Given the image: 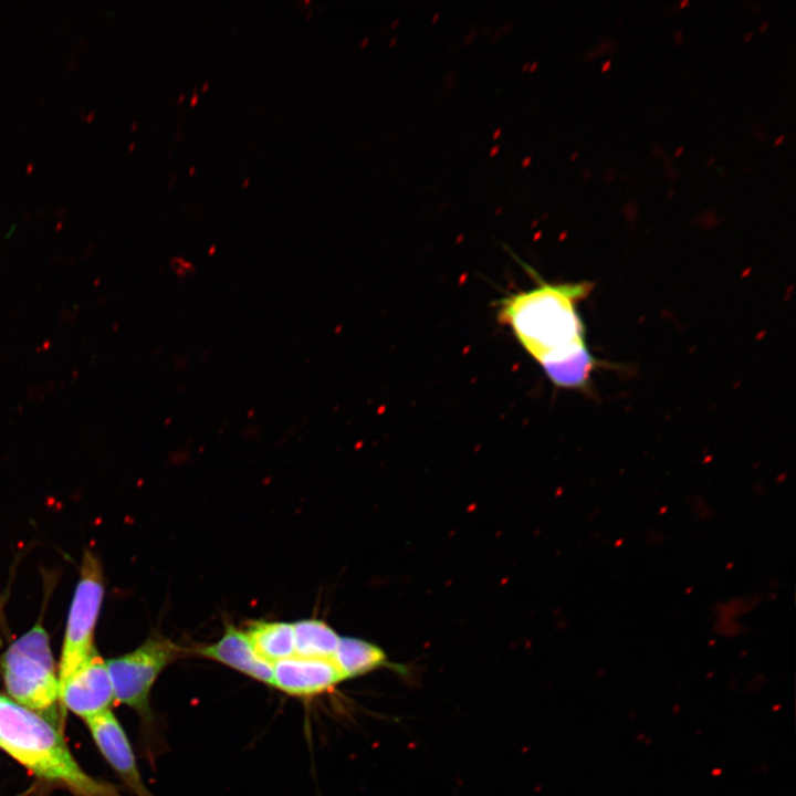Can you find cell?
I'll return each mask as SVG.
<instances>
[{
    "instance_id": "30bf717a",
    "label": "cell",
    "mask_w": 796,
    "mask_h": 796,
    "mask_svg": "<svg viewBox=\"0 0 796 796\" xmlns=\"http://www.w3.org/2000/svg\"><path fill=\"white\" fill-rule=\"evenodd\" d=\"M244 632L255 653L271 664L294 656L292 624L255 620Z\"/></svg>"
},
{
    "instance_id": "7a4b0ae2",
    "label": "cell",
    "mask_w": 796,
    "mask_h": 796,
    "mask_svg": "<svg viewBox=\"0 0 796 796\" xmlns=\"http://www.w3.org/2000/svg\"><path fill=\"white\" fill-rule=\"evenodd\" d=\"M0 750L38 778L76 796H121L114 786L92 777L80 766L60 729L2 693Z\"/></svg>"
},
{
    "instance_id": "ba28073f",
    "label": "cell",
    "mask_w": 796,
    "mask_h": 796,
    "mask_svg": "<svg viewBox=\"0 0 796 796\" xmlns=\"http://www.w3.org/2000/svg\"><path fill=\"white\" fill-rule=\"evenodd\" d=\"M344 678L333 659L292 656L273 664L272 687L294 696H313Z\"/></svg>"
},
{
    "instance_id": "8992f818",
    "label": "cell",
    "mask_w": 796,
    "mask_h": 796,
    "mask_svg": "<svg viewBox=\"0 0 796 796\" xmlns=\"http://www.w3.org/2000/svg\"><path fill=\"white\" fill-rule=\"evenodd\" d=\"M60 701L63 709L84 720L112 710L114 689L97 649L60 685Z\"/></svg>"
},
{
    "instance_id": "4fadbf2b",
    "label": "cell",
    "mask_w": 796,
    "mask_h": 796,
    "mask_svg": "<svg viewBox=\"0 0 796 796\" xmlns=\"http://www.w3.org/2000/svg\"><path fill=\"white\" fill-rule=\"evenodd\" d=\"M32 789H33V788H30V789L25 790L24 793L19 794V795H17V796H29L30 793L32 792Z\"/></svg>"
},
{
    "instance_id": "8fae6325",
    "label": "cell",
    "mask_w": 796,
    "mask_h": 796,
    "mask_svg": "<svg viewBox=\"0 0 796 796\" xmlns=\"http://www.w3.org/2000/svg\"><path fill=\"white\" fill-rule=\"evenodd\" d=\"M344 680L368 673L386 663L381 648L355 637H341L333 657Z\"/></svg>"
},
{
    "instance_id": "9c48e42d",
    "label": "cell",
    "mask_w": 796,
    "mask_h": 796,
    "mask_svg": "<svg viewBox=\"0 0 796 796\" xmlns=\"http://www.w3.org/2000/svg\"><path fill=\"white\" fill-rule=\"evenodd\" d=\"M197 653L272 685L273 664L261 659L252 648L245 632L232 624L226 627L224 633L217 642L199 647Z\"/></svg>"
},
{
    "instance_id": "3957f363",
    "label": "cell",
    "mask_w": 796,
    "mask_h": 796,
    "mask_svg": "<svg viewBox=\"0 0 796 796\" xmlns=\"http://www.w3.org/2000/svg\"><path fill=\"white\" fill-rule=\"evenodd\" d=\"M8 696L61 730L59 673L41 622L14 640L0 657Z\"/></svg>"
},
{
    "instance_id": "7c38bea8",
    "label": "cell",
    "mask_w": 796,
    "mask_h": 796,
    "mask_svg": "<svg viewBox=\"0 0 796 796\" xmlns=\"http://www.w3.org/2000/svg\"><path fill=\"white\" fill-rule=\"evenodd\" d=\"M292 625L294 656L333 659L341 637L329 625L320 619H303Z\"/></svg>"
},
{
    "instance_id": "5b68a950",
    "label": "cell",
    "mask_w": 796,
    "mask_h": 796,
    "mask_svg": "<svg viewBox=\"0 0 796 796\" xmlns=\"http://www.w3.org/2000/svg\"><path fill=\"white\" fill-rule=\"evenodd\" d=\"M181 652V648L170 639L155 635L135 650L106 660L115 702L126 704L148 719L153 685L161 671Z\"/></svg>"
},
{
    "instance_id": "52a82bcc",
    "label": "cell",
    "mask_w": 796,
    "mask_h": 796,
    "mask_svg": "<svg viewBox=\"0 0 796 796\" xmlns=\"http://www.w3.org/2000/svg\"><path fill=\"white\" fill-rule=\"evenodd\" d=\"M102 755L136 796H151L143 783L136 760L112 710L84 720Z\"/></svg>"
},
{
    "instance_id": "6da1fadb",
    "label": "cell",
    "mask_w": 796,
    "mask_h": 796,
    "mask_svg": "<svg viewBox=\"0 0 796 796\" xmlns=\"http://www.w3.org/2000/svg\"><path fill=\"white\" fill-rule=\"evenodd\" d=\"M590 282L551 283L540 279L526 291L499 302L498 318L548 379L565 389H586L600 362L588 349L578 304L591 292Z\"/></svg>"
},
{
    "instance_id": "277c9868",
    "label": "cell",
    "mask_w": 796,
    "mask_h": 796,
    "mask_svg": "<svg viewBox=\"0 0 796 796\" xmlns=\"http://www.w3.org/2000/svg\"><path fill=\"white\" fill-rule=\"evenodd\" d=\"M105 580L100 559L86 549L80 566V578L72 599L61 660L57 668L60 685L96 649L94 632L104 598Z\"/></svg>"
}]
</instances>
